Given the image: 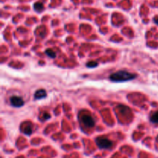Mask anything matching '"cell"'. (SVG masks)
<instances>
[{"instance_id":"6da1fadb","label":"cell","mask_w":158,"mask_h":158,"mask_svg":"<svg viewBox=\"0 0 158 158\" xmlns=\"http://www.w3.org/2000/svg\"><path fill=\"white\" fill-rule=\"evenodd\" d=\"M137 76L133 73H131L126 70H119L110 76V79L112 82L115 83H122L127 82L135 79Z\"/></svg>"},{"instance_id":"7a4b0ae2","label":"cell","mask_w":158,"mask_h":158,"mask_svg":"<svg viewBox=\"0 0 158 158\" xmlns=\"http://www.w3.org/2000/svg\"><path fill=\"white\" fill-rule=\"evenodd\" d=\"M96 143L100 149H109L113 146V142L104 137H100L96 139Z\"/></svg>"},{"instance_id":"3957f363","label":"cell","mask_w":158,"mask_h":158,"mask_svg":"<svg viewBox=\"0 0 158 158\" xmlns=\"http://www.w3.org/2000/svg\"><path fill=\"white\" fill-rule=\"evenodd\" d=\"M83 123L87 127H93L95 126V120L90 115H83L81 117Z\"/></svg>"},{"instance_id":"277c9868","label":"cell","mask_w":158,"mask_h":158,"mask_svg":"<svg viewBox=\"0 0 158 158\" xmlns=\"http://www.w3.org/2000/svg\"><path fill=\"white\" fill-rule=\"evenodd\" d=\"M10 103L14 107H21L24 105V101L20 96H13L10 98Z\"/></svg>"},{"instance_id":"5b68a950","label":"cell","mask_w":158,"mask_h":158,"mask_svg":"<svg viewBox=\"0 0 158 158\" xmlns=\"http://www.w3.org/2000/svg\"><path fill=\"white\" fill-rule=\"evenodd\" d=\"M46 95L47 94H46V92L45 90H39L38 91H36V92H35L34 96H35L36 99L40 100V99H42V98L46 97Z\"/></svg>"},{"instance_id":"8992f818","label":"cell","mask_w":158,"mask_h":158,"mask_svg":"<svg viewBox=\"0 0 158 158\" xmlns=\"http://www.w3.org/2000/svg\"><path fill=\"white\" fill-rule=\"evenodd\" d=\"M34 9L37 12H41L44 9V5L42 2H36L34 4Z\"/></svg>"},{"instance_id":"52a82bcc","label":"cell","mask_w":158,"mask_h":158,"mask_svg":"<svg viewBox=\"0 0 158 158\" xmlns=\"http://www.w3.org/2000/svg\"><path fill=\"white\" fill-rule=\"evenodd\" d=\"M150 121H151L152 123H158V111L157 112H156V113H154L151 116V117H150Z\"/></svg>"},{"instance_id":"ba28073f","label":"cell","mask_w":158,"mask_h":158,"mask_svg":"<svg viewBox=\"0 0 158 158\" xmlns=\"http://www.w3.org/2000/svg\"><path fill=\"white\" fill-rule=\"evenodd\" d=\"M46 54L48 56H50V58H55L56 56V53L53 51V50H51V49H49V50H46Z\"/></svg>"},{"instance_id":"9c48e42d","label":"cell","mask_w":158,"mask_h":158,"mask_svg":"<svg viewBox=\"0 0 158 158\" xmlns=\"http://www.w3.org/2000/svg\"><path fill=\"white\" fill-rule=\"evenodd\" d=\"M98 65V63L95 61H91V62H89L86 63V66L88 68H94V67H96Z\"/></svg>"},{"instance_id":"30bf717a","label":"cell","mask_w":158,"mask_h":158,"mask_svg":"<svg viewBox=\"0 0 158 158\" xmlns=\"http://www.w3.org/2000/svg\"><path fill=\"white\" fill-rule=\"evenodd\" d=\"M32 127H31L30 126H27V127H26V129L24 130V133H25L26 134L29 135V134L32 133Z\"/></svg>"},{"instance_id":"8fae6325","label":"cell","mask_w":158,"mask_h":158,"mask_svg":"<svg viewBox=\"0 0 158 158\" xmlns=\"http://www.w3.org/2000/svg\"><path fill=\"white\" fill-rule=\"evenodd\" d=\"M43 117H44V119H45V120L50 118V115L49 113H45L43 114Z\"/></svg>"},{"instance_id":"7c38bea8","label":"cell","mask_w":158,"mask_h":158,"mask_svg":"<svg viewBox=\"0 0 158 158\" xmlns=\"http://www.w3.org/2000/svg\"><path fill=\"white\" fill-rule=\"evenodd\" d=\"M154 22L156 24H157L158 25V17H155V18L154 19Z\"/></svg>"}]
</instances>
